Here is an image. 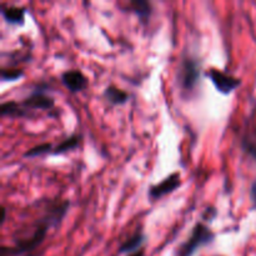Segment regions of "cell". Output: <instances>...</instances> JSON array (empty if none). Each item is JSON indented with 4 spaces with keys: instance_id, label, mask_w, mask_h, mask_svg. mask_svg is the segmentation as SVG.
I'll return each instance as SVG.
<instances>
[{
    "instance_id": "2",
    "label": "cell",
    "mask_w": 256,
    "mask_h": 256,
    "mask_svg": "<svg viewBox=\"0 0 256 256\" xmlns=\"http://www.w3.org/2000/svg\"><path fill=\"white\" fill-rule=\"evenodd\" d=\"M214 239L215 234L210 230V228L206 224L202 222H196L195 226L192 228L189 239L184 244L180 245L176 256H192V254L200 246L210 244V242H214Z\"/></svg>"
},
{
    "instance_id": "4",
    "label": "cell",
    "mask_w": 256,
    "mask_h": 256,
    "mask_svg": "<svg viewBox=\"0 0 256 256\" xmlns=\"http://www.w3.org/2000/svg\"><path fill=\"white\" fill-rule=\"evenodd\" d=\"M206 76L212 80V82L216 88L218 92L224 95H228L232 92H234L242 84V80L239 78L232 76V75L228 74V72H222L219 69H214V68L206 72Z\"/></svg>"
},
{
    "instance_id": "15",
    "label": "cell",
    "mask_w": 256,
    "mask_h": 256,
    "mask_svg": "<svg viewBox=\"0 0 256 256\" xmlns=\"http://www.w3.org/2000/svg\"><path fill=\"white\" fill-rule=\"evenodd\" d=\"M24 75V70L18 69V68H2V72H0V78L4 82L8 80H16Z\"/></svg>"
},
{
    "instance_id": "1",
    "label": "cell",
    "mask_w": 256,
    "mask_h": 256,
    "mask_svg": "<svg viewBox=\"0 0 256 256\" xmlns=\"http://www.w3.org/2000/svg\"><path fill=\"white\" fill-rule=\"evenodd\" d=\"M69 202L52 200L49 202L46 212L32 225V232L15 239L14 246L2 248V256H19L30 254L44 242L50 228L60 224L69 208Z\"/></svg>"
},
{
    "instance_id": "7",
    "label": "cell",
    "mask_w": 256,
    "mask_h": 256,
    "mask_svg": "<svg viewBox=\"0 0 256 256\" xmlns=\"http://www.w3.org/2000/svg\"><path fill=\"white\" fill-rule=\"evenodd\" d=\"M60 80L64 84V86L69 90L70 92H82L89 85V80L88 78L82 74V72L78 69L66 70V72H62L60 75Z\"/></svg>"
},
{
    "instance_id": "13",
    "label": "cell",
    "mask_w": 256,
    "mask_h": 256,
    "mask_svg": "<svg viewBox=\"0 0 256 256\" xmlns=\"http://www.w3.org/2000/svg\"><path fill=\"white\" fill-rule=\"evenodd\" d=\"M79 144H80V136L78 134H72L70 135V136H68L65 140H62V142L55 145L54 149H52V155L64 154V152H70V150L76 149V148L79 146Z\"/></svg>"
},
{
    "instance_id": "18",
    "label": "cell",
    "mask_w": 256,
    "mask_h": 256,
    "mask_svg": "<svg viewBox=\"0 0 256 256\" xmlns=\"http://www.w3.org/2000/svg\"><path fill=\"white\" fill-rule=\"evenodd\" d=\"M250 196H252V202L256 206V180L252 184V188H250Z\"/></svg>"
},
{
    "instance_id": "9",
    "label": "cell",
    "mask_w": 256,
    "mask_h": 256,
    "mask_svg": "<svg viewBox=\"0 0 256 256\" xmlns=\"http://www.w3.org/2000/svg\"><path fill=\"white\" fill-rule=\"evenodd\" d=\"M145 242V235L142 229H138L130 238H128L119 246L120 254H132L136 250L142 249Z\"/></svg>"
},
{
    "instance_id": "3",
    "label": "cell",
    "mask_w": 256,
    "mask_h": 256,
    "mask_svg": "<svg viewBox=\"0 0 256 256\" xmlns=\"http://www.w3.org/2000/svg\"><path fill=\"white\" fill-rule=\"evenodd\" d=\"M200 79V62L192 55L184 56L180 62L176 80L182 92H192Z\"/></svg>"
},
{
    "instance_id": "12",
    "label": "cell",
    "mask_w": 256,
    "mask_h": 256,
    "mask_svg": "<svg viewBox=\"0 0 256 256\" xmlns=\"http://www.w3.org/2000/svg\"><path fill=\"white\" fill-rule=\"evenodd\" d=\"M0 115L2 118H26L29 116L28 112L22 109V105L16 102H5L0 105Z\"/></svg>"
},
{
    "instance_id": "10",
    "label": "cell",
    "mask_w": 256,
    "mask_h": 256,
    "mask_svg": "<svg viewBox=\"0 0 256 256\" xmlns=\"http://www.w3.org/2000/svg\"><path fill=\"white\" fill-rule=\"evenodd\" d=\"M104 96L112 105H122L129 100V94L125 90L115 86V85H109V86L105 88Z\"/></svg>"
},
{
    "instance_id": "17",
    "label": "cell",
    "mask_w": 256,
    "mask_h": 256,
    "mask_svg": "<svg viewBox=\"0 0 256 256\" xmlns=\"http://www.w3.org/2000/svg\"><path fill=\"white\" fill-rule=\"evenodd\" d=\"M215 215H216V210H215V208H208L206 210H205L204 212V219L206 220H212V218H215Z\"/></svg>"
},
{
    "instance_id": "14",
    "label": "cell",
    "mask_w": 256,
    "mask_h": 256,
    "mask_svg": "<svg viewBox=\"0 0 256 256\" xmlns=\"http://www.w3.org/2000/svg\"><path fill=\"white\" fill-rule=\"evenodd\" d=\"M52 149H54V145L50 144V142H44V144H39V145H35V146L30 148L28 152H25L24 156L25 158H36V156H42V155L52 154Z\"/></svg>"
},
{
    "instance_id": "19",
    "label": "cell",
    "mask_w": 256,
    "mask_h": 256,
    "mask_svg": "<svg viewBox=\"0 0 256 256\" xmlns=\"http://www.w3.org/2000/svg\"><path fill=\"white\" fill-rule=\"evenodd\" d=\"M126 256H145V249L144 248H142V249L136 250V252H132V254H128Z\"/></svg>"
},
{
    "instance_id": "11",
    "label": "cell",
    "mask_w": 256,
    "mask_h": 256,
    "mask_svg": "<svg viewBox=\"0 0 256 256\" xmlns=\"http://www.w3.org/2000/svg\"><path fill=\"white\" fill-rule=\"evenodd\" d=\"M129 10L138 15L142 22H146L152 15V4L146 0H132L129 2Z\"/></svg>"
},
{
    "instance_id": "5",
    "label": "cell",
    "mask_w": 256,
    "mask_h": 256,
    "mask_svg": "<svg viewBox=\"0 0 256 256\" xmlns=\"http://www.w3.org/2000/svg\"><path fill=\"white\" fill-rule=\"evenodd\" d=\"M20 105L22 106V109L29 112V110H50L54 108L55 102L52 96L45 94L44 92L36 90V92H32L26 98H24Z\"/></svg>"
},
{
    "instance_id": "16",
    "label": "cell",
    "mask_w": 256,
    "mask_h": 256,
    "mask_svg": "<svg viewBox=\"0 0 256 256\" xmlns=\"http://www.w3.org/2000/svg\"><path fill=\"white\" fill-rule=\"evenodd\" d=\"M254 132H255V136H256V112H254ZM242 146H244V149L246 150L248 152H250V154H254V152L256 150V142H246V144H242Z\"/></svg>"
},
{
    "instance_id": "8",
    "label": "cell",
    "mask_w": 256,
    "mask_h": 256,
    "mask_svg": "<svg viewBox=\"0 0 256 256\" xmlns=\"http://www.w3.org/2000/svg\"><path fill=\"white\" fill-rule=\"evenodd\" d=\"M25 12L26 8L24 6H15V5H9L5 6L2 5V15L6 22L12 25H22L25 22Z\"/></svg>"
},
{
    "instance_id": "6",
    "label": "cell",
    "mask_w": 256,
    "mask_h": 256,
    "mask_svg": "<svg viewBox=\"0 0 256 256\" xmlns=\"http://www.w3.org/2000/svg\"><path fill=\"white\" fill-rule=\"evenodd\" d=\"M180 186V174L172 172L169 176L165 178L159 184H155L149 188V198L152 200H158L170 192H175Z\"/></svg>"
}]
</instances>
